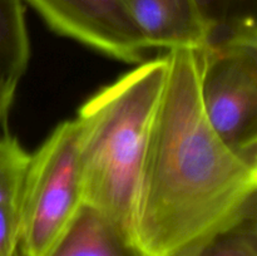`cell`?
Returning a JSON list of instances; mask_svg holds the SVG:
<instances>
[{
	"mask_svg": "<svg viewBox=\"0 0 257 256\" xmlns=\"http://www.w3.org/2000/svg\"><path fill=\"white\" fill-rule=\"evenodd\" d=\"M150 49L202 50L208 33L193 0H125Z\"/></svg>",
	"mask_w": 257,
	"mask_h": 256,
	"instance_id": "6",
	"label": "cell"
},
{
	"mask_svg": "<svg viewBox=\"0 0 257 256\" xmlns=\"http://www.w3.org/2000/svg\"><path fill=\"white\" fill-rule=\"evenodd\" d=\"M55 33L125 63L150 50L125 0H24Z\"/></svg>",
	"mask_w": 257,
	"mask_h": 256,
	"instance_id": "5",
	"label": "cell"
},
{
	"mask_svg": "<svg viewBox=\"0 0 257 256\" xmlns=\"http://www.w3.org/2000/svg\"><path fill=\"white\" fill-rule=\"evenodd\" d=\"M82 205L78 125L64 120L30 155L20 202L22 256H52Z\"/></svg>",
	"mask_w": 257,
	"mask_h": 256,
	"instance_id": "3",
	"label": "cell"
},
{
	"mask_svg": "<svg viewBox=\"0 0 257 256\" xmlns=\"http://www.w3.org/2000/svg\"><path fill=\"white\" fill-rule=\"evenodd\" d=\"M52 256H145L122 227L83 203Z\"/></svg>",
	"mask_w": 257,
	"mask_h": 256,
	"instance_id": "7",
	"label": "cell"
},
{
	"mask_svg": "<svg viewBox=\"0 0 257 256\" xmlns=\"http://www.w3.org/2000/svg\"><path fill=\"white\" fill-rule=\"evenodd\" d=\"M29 158L19 141L0 137V205H20Z\"/></svg>",
	"mask_w": 257,
	"mask_h": 256,
	"instance_id": "10",
	"label": "cell"
},
{
	"mask_svg": "<svg viewBox=\"0 0 257 256\" xmlns=\"http://www.w3.org/2000/svg\"><path fill=\"white\" fill-rule=\"evenodd\" d=\"M193 3L207 29L208 44L235 38H257V0H193Z\"/></svg>",
	"mask_w": 257,
	"mask_h": 256,
	"instance_id": "9",
	"label": "cell"
},
{
	"mask_svg": "<svg viewBox=\"0 0 257 256\" xmlns=\"http://www.w3.org/2000/svg\"><path fill=\"white\" fill-rule=\"evenodd\" d=\"M166 73V54L145 60L97 90L74 118L83 203L131 237L141 167Z\"/></svg>",
	"mask_w": 257,
	"mask_h": 256,
	"instance_id": "2",
	"label": "cell"
},
{
	"mask_svg": "<svg viewBox=\"0 0 257 256\" xmlns=\"http://www.w3.org/2000/svg\"><path fill=\"white\" fill-rule=\"evenodd\" d=\"M166 57L132 238L145 256H198L213 238L256 213L257 158L232 150L206 119L198 50H170Z\"/></svg>",
	"mask_w": 257,
	"mask_h": 256,
	"instance_id": "1",
	"label": "cell"
},
{
	"mask_svg": "<svg viewBox=\"0 0 257 256\" xmlns=\"http://www.w3.org/2000/svg\"><path fill=\"white\" fill-rule=\"evenodd\" d=\"M29 57L24 0H0V82L17 89Z\"/></svg>",
	"mask_w": 257,
	"mask_h": 256,
	"instance_id": "8",
	"label": "cell"
},
{
	"mask_svg": "<svg viewBox=\"0 0 257 256\" xmlns=\"http://www.w3.org/2000/svg\"><path fill=\"white\" fill-rule=\"evenodd\" d=\"M15 88L9 87L0 82V125L5 122L14 99Z\"/></svg>",
	"mask_w": 257,
	"mask_h": 256,
	"instance_id": "12",
	"label": "cell"
},
{
	"mask_svg": "<svg viewBox=\"0 0 257 256\" xmlns=\"http://www.w3.org/2000/svg\"><path fill=\"white\" fill-rule=\"evenodd\" d=\"M198 256H257L256 213L213 238Z\"/></svg>",
	"mask_w": 257,
	"mask_h": 256,
	"instance_id": "11",
	"label": "cell"
},
{
	"mask_svg": "<svg viewBox=\"0 0 257 256\" xmlns=\"http://www.w3.org/2000/svg\"><path fill=\"white\" fill-rule=\"evenodd\" d=\"M198 55L206 119L232 150L257 158V38L213 43Z\"/></svg>",
	"mask_w": 257,
	"mask_h": 256,
	"instance_id": "4",
	"label": "cell"
}]
</instances>
